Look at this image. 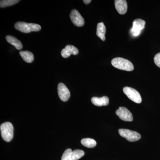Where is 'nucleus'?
<instances>
[{
	"label": "nucleus",
	"instance_id": "nucleus-1",
	"mask_svg": "<svg viewBox=\"0 0 160 160\" xmlns=\"http://www.w3.org/2000/svg\"><path fill=\"white\" fill-rule=\"evenodd\" d=\"M111 64L113 67L121 70L131 71L134 69V66L131 62L123 58H115L112 60Z\"/></svg>",
	"mask_w": 160,
	"mask_h": 160
},
{
	"label": "nucleus",
	"instance_id": "nucleus-2",
	"mask_svg": "<svg viewBox=\"0 0 160 160\" xmlns=\"http://www.w3.org/2000/svg\"><path fill=\"white\" fill-rule=\"evenodd\" d=\"M15 28L24 33H29L31 32L39 31L42 28L38 24L18 22L15 23Z\"/></svg>",
	"mask_w": 160,
	"mask_h": 160
},
{
	"label": "nucleus",
	"instance_id": "nucleus-3",
	"mask_svg": "<svg viewBox=\"0 0 160 160\" xmlns=\"http://www.w3.org/2000/svg\"><path fill=\"white\" fill-rule=\"evenodd\" d=\"M0 129L3 139L6 142H10L13 136V127L12 123L6 122L1 124Z\"/></svg>",
	"mask_w": 160,
	"mask_h": 160
},
{
	"label": "nucleus",
	"instance_id": "nucleus-4",
	"mask_svg": "<svg viewBox=\"0 0 160 160\" xmlns=\"http://www.w3.org/2000/svg\"><path fill=\"white\" fill-rule=\"evenodd\" d=\"M85 152L81 149H76L72 151L71 149H66L64 152L62 160H78L82 157Z\"/></svg>",
	"mask_w": 160,
	"mask_h": 160
},
{
	"label": "nucleus",
	"instance_id": "nucleus-5",
	"mask_svg": "<svg viewBox=\"0 0 160 160\" xmlns=\"http://www.w3.org/2000/svg\"><path fill=\"white\" fill-rule=\"evenodd\" d=\"M119 133L122 137L125 138L130 142L138 141L141 138V135L137 132L132 131L127 129H119Z\"/></svg>",
	"mask_w": 160,
	"mask_h": 160
},
{
	"label": "nucleus",
	"instance_id": "nucleus-6",
	"mask_svg": "<svg viewBox=\"0 0 160 160\" xmlns=\"http://www.w3.org/2000/svg\"><path fill=\"white\" fill-rule=\"evenodd\" d=\"M146 22L141 19L135 20L132 23V28L130 29V32L132 36L137 37L143 29H145Z\"/></svg>",
	"mask_w": 160,
	"mask_h": 160
},
{
	"label": "nucleus",
	"instance_id": "nucleus-7",
	"mask_svg": "<svg viewBox=\"0 0 160 160\" xmlns=\"http://www.w3.org/2000/svg\"><path fill=\"white\" fill-rule=\"evenodd\" d=\"M123 92L129 99L136 103H141L142 102V97L139 92L135 89L131 87H125L123 89Z\"/></svg>",
	"mask_w": 160,
	"mask_h": 160
},
{
	"label": "nucleus",
	"instance_id": "nucleus-8",
	"mask_svg": "<svg viewBox=\"0 0 160 160\" xmlns=\"http://www.w3.org/2000/svg\"><path fill=\"white\" fill-rule=\"evenodd\" d=\"M116 114L123 121L126 122H132L133 120V117L131 112L125 107H119L116 111Z\"/></svg>",
	"mask_w": 160,
	"mask_h": 160
},
{
	"label": "nucleus",
	"instance_id": "nucleus-9",
	"mask_svg": "<svg viewBox=\"0 0 160 160\" xmlns=\"http://www.w3.org/2000/svg\"><path fill=\"white\" fill-rule=\"evenodd\" d=\"M70 18L72 22L75 26L82 27L85 24L84 18L76 9L72 10L70 14Z\"/></svg>",
	"mask_w": 160,
	"mask_h": 160
},
{
	"label": "nucleus",
	"instance_id": "nucleus-10",
	"mask_svg": "<svg viewBox=\"0 0 160 160\" xmlns=\"http://www.w3.org/2000/svg\"><path fill=\"white\" fill-rule=\"evenodd\" d=\"M58 94L60 98L63 102L68 101L70 97V92L65 84L60 83L58 85Z\"/></svg>",
	"mask_w": 160,
	"mask_h": 160
},
{
	"label": "nucleus",
	"instance_id": "nucleus-11",
	"mask_svg": "<svg viewBox=\"0 0 160 160\" xmlns=\"http://www.w3.org/2000/svg\"><path fill=\"white\" fill-rule=\"evenodd\" d=\"M78 49L76 47L71 45H67L65 49L61 52L62 57L64 58H67L70 56L71 54L76 55L78 54Z\"/></svg>",
	"mask_w": 160,
	"mask_h": 160
},
{
	"label": "nucleus",
	"instance_id": "nucleus-12",
	"mask_svg": "<svg viewBox=\"0 0 160 160\" xmlns=\"http://www.w3.org/2000/svg\"><path fill=\"white\" fill-rule=\"evenodd\" d=\"M115 6L118 12L120 14H124L127 12L128 6L126 0H115Z\"/></svg>",
	"mask_w": 160,
	"mask_h": 160
},
{
	"label": "nucleus",
	"instance_id": "nucleus-13",
	"mask_svg": "<svg viewBox=\"0 0 160 160\" xmlns=\"http://www.w3.org/2000/svg\"><path fill=\"white\" fill-rule=\"evenodd\" d=\"M91 102L96 106H106L109 105V98L107 96L101 98L92 97L91 99Z\"/></svg>",
	"mask_w": 160,
	"mask_h": 160
},
{
	"label": "nucleus",
	"instance_id": "nucleus-14",
	"mask_svg": "<svg viewBox=\"0 0 160 160\" xmlns=\"http://www.w3.org/2000/svg\"><path fill=\"white\" fill-rule=\"evenodd\" d=\"M106 33V27L103 22L98 23L97 27L96 34L102 41H105L106 39L105 34Z\"/></svg>",
	"mask_w": 160,
	"mask_h": 160
},
{
	"label": "nucleus",
	"instance_id": "nucleus-15",
	"mask_svg": "<svg viewBox=\"0 0 160 160\" xmlns=\"http://www.w3.org/2000/svg\"><path fill=\"white\" fill-rule=\"evenodd\" d=\"M6 40L8 42L14 46L18 50H21L23 46L22 42L14 37L10 35L7 36L6 37Z\"/></svg>",
	"mask_w": 160,
	"mask_h": 160
},
{
	"label": "nucleus",
	"instance_id": "nucleus-16",
	"mask_svg": "<svg viewBox=\"0 0 160 160\" xmlns=\"http://www.w3.org/2000/svg\"><path fill=\"white\" fill-rule=\"evenodd\" d=\"M19 54L23 60L27 63H32L34 60V56L32 53L28 51H21Z\"/></svg>",
	"mask_w": 160,
	"mask_h": 160
},
{
	"label": "nucleus",
	"instance_id": "nucleus-17",
	"mask_svg": "<svg viewBox=\"0 0 160 160\" xmlns=\"http://www.w3.org/2000/svg\"><path fill=\"white\" fill-rule=\"evenodd\" d=\"M81 143L83 146L89 148H92L95 147L97 142L93 139L86 138L82 139L81 141Z\"/></svg>",
	"mask_w": 160,
	"mask_h": 160
},
{
	"label": "nucleus",
	"instance_id": "nucleus-18",
	"mask_svg": "<svg viewBox=\"0 0 160 160\" xmlns=\"http://www.w3.org/2000/svg\"><path fill=\"white\" fill-rule=\"evenodd\" d=\"M19 1L17 0H5V1H1L0 2V7L1 8L8 7V6H12L18 2Z\"/></svg>",
	"mask_w": 160,
	"mask_h": 160
},
{
	"label": "nucleus",
	"instance_id": "nucleus-19",
	"mask_svg": "<svg viewBox=\"0 0 160 160\" xmlns=\"http://www.w3.org/2000/svg\"><path fill=\"white\" fill-rule=\"evenodd\" d=\"M155 64L160 68V52L158 53L155 56L154 58Z\"/></svg>",
	"mask_w": 160,
	"mask_h": 160
},
{
	"label": "nucleus",
	"instance_id": "nucleus-20",
	"mask_svg": "<svg viewBox=\"0 0 160 160\" xmlns=\"http://www.w3.org/2000/svg\"><path fill=\"white\" fill-rule=\"evenodd\" d=\"M83 2H84L85 4H87H87H89L91 2V0H84Z\"/></svg>",
	"mask_w": 160,
	"mask_h": 160
}]
</instances>
